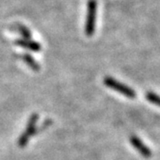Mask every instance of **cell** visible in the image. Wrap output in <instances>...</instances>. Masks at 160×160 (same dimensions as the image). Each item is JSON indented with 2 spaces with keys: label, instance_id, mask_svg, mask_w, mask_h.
Here are the masks:
<instances>
[{
  "label": "cell",
  "instance_id": "5b68a950",
  "mask_svg": "<svg viewBox=\"0 0 160 160\" xmlns=\"http://www.w3.org/2000/svg\"><path fill=\"white\" fill-rule=\"evenodd\" d=\"M16 44L20 48H24L27 49H30L32 51H40L41 50V44L37 42H34L31 40H18L16 42Z\"/></svg>",
  "mask_w": 160,
  "mask_h": 160
},
{
  "label": "cell",
  "instance_id": "277c9868",
  "mask_svg": "<svg viewBox=\"0 0 160 160\" xmlns=\"http://www.w3.org/2000/svg\"><path fill=\"white\" fill-rule=\"evenodd\" d=\"M130 143L132 144V146L134 147L135 150L138 151L142 156L148 158L152 156V152L137 136H131L130 137Z\"/></svg>",
  "mask_w": 160,
  "mask_h": 160
},
{
  "label": "cell",
  "instance_id": "52a82bcc",
  "mask_svg": "<svg viewBox=\"0 0 160 160\" xmlns=\"http://www.w3.org/2000/svg\"><path fill=\"white\" fill-rule=\"evenodd\" d=\"M146 98L150 101L151 103H153L160 107V96H158L152 92H148L146 94Z\"/></svg>",
  "mask_w": 160,
  "mask_h": 160
},
{
  "label": "cell",
  "instance_id": "ba28073f",
  "mask_svg": "<svg viewBox=\"0 0 160 160\" xmlns=\"http://www.w3.org/2000/svg\"><path fill=\"white\" fill-rule=\"evenodd\" d=\"M18 32L21 34L22 37H23L25 40H31V32L25 26H23V25H18Z\"/></svg>",
  "mask_w": 160,
  "mask_h": 160
},
{
  "label": "cell",
  "instance_id": "3957f363",
  "mask_svg": "<svg viewBox=\"0 0 160 160\" xmlns=\"http://www.w3.org/2000/svg\"><path fill=\"white\" fill-rule=\"evenodd\" d=\"M38 120H39V116L37 115V114H33V115L29 118L25 131L19 136L18 141L19 148H24L27 145L30 137L37 133L38 130L36 128V123H37Z\"/></svg>",
  "mask_w": 160,
  "mask_h": 160
},
{
  "label": "cell",
  "instance_id": "7a4b0ae2",
  "mask_svg": "<svg viewBox=\"0 0 160 160\" xmlns=\"http://www.w3.org/2000/svg\"><path fill=\"white\" fill-rule=\"evenodd\" d=\"M103 83L106 87H108L114 91H117L118 93H120L125 97H128L129 98H134L136 97V93L133 89H131L130 87L127 86L125 84L118 81V80L114 79L110 76H107L104 78Z\"/></svg>",
  "mask_w": 160,
  "mask_h": 160
},
{
  "label": "cell",
  "instance_id": "8992f818",
  "mask_svg": "<svg viewBox=\"0 0 160 160\" xmlns=\"http://www.w3.org/2000/svg\"><path fill=\"white\" fill-rule=\"evenodd\" d=\"M22 59H23V61L32 68L33 71L38 72V71L40 70V65L35 61V59H34L31 55H29V54H24V55H22Z\"/></svg>",
  "mask_w": 160,
  "mask_h": 160
},
{
  "label": "cell",
  "instance_id": "6da1fadb",
  "mask_svg": "<svg viewBox=\"0 0 160 160\" xmlns=\"http://www.w3.org/2000/svg\"><path fill=\"white\" fill-rule=\"evenodd\" d=\"M87 9V18L85 23V34L87 36H92L95 33L96 19H97V1L96 0H89Z\"/></svg>",
  "mask_w": 160,
  "mask_h": 160
}]
</instances>
